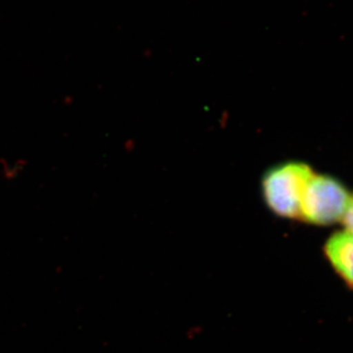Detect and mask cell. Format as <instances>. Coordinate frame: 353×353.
<instances>
[{"instance_id": "cell-2", "label": "cell", "mask_w": 353, "mask_h": 353, "mask_svg": "<svg viewBox=\"0 0 353 353\" xmlns=\"http://www.w3.org/2000/svg\"><path fill=\"white\" fill-rule=\"evenodd\" d=\"M350 199L336 179L314 174L304 190L299 220L316 226L333 225L343 219Z\"/></svg>"}, {"instance_id": "cell-4", "label": "cell", "mask_w": 353, "mask_h": 353, "mask_svg": "<svg viewBox=\"0 0 353 353\" xmlns=\"http://www.w3.org/2000/svg\"><path fill=\"white\" fill-rule=\"evenodd\" d=\"M0 165H1V173L6 180H12L17 178L18 176L25 170L27 163L25 160L19 159L15 163H7L6 159L0 158Z\"/></svg>"}, {"instance_id": "cell-1", "label": "cell", "mask_w": 353, "mask_h": 353, "mask_svg": "<svg viewBox=\"0 0 353 353\" xmlns=\"http://www.w3.org/2000/svg\"><path fill=\"white\" fill-rule=\"evenodd\" d=\"M314 174L309 165L299 161L272 167L262 178L265 203L279 217L299 220L304 190Z\"/></svg>"}, {"instance_id": "cell-5", "label": "cell", "mask_w": 353, "mask_h": 353, "mask_svg": "<svg viewBox=\"0 0 353 353\" xmlns=\"http://www.w3.org/2000/svg\"><path fill=\"white\" fill-rule=\"evenodd\" d=\"M341 220H343L345 227L347 228V233L353 236V196L350 199L347 211Z\"/></svg>"}, {"instance_id": "cell-3", "label": "cell", "mask_w": 353, "mask_h": 353, "mask_svg": "<svg viewBox=\"0 0 353 353\" xmlns=\"http://www.w3.org/2000/svg\"><path fill=\"white\" fill-rule=\"evenodd\" d=\"M324 254L339 276L353 290V236L336 232L324 245Z\"/></svg>"}]
</instances>
